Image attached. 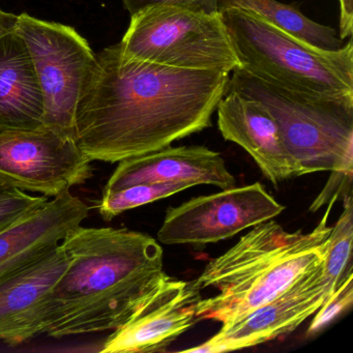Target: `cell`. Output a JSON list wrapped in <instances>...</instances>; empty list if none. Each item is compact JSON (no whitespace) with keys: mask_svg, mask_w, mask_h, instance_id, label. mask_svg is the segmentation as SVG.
I'll use <instances>...</instances> for the list:
<instances>
[{"mask_svg":"<svg viewBox=\"0 0 353 353\" xmlns=\"http://www.w3.org/2000/svg\"><path fill=\"white\" fill-rule=\"evenodd\" d=\"M228 80L225 72L167 67L107 47L78 103L76 143L92 162L162 150L212 125Z\"/></svg>","mask_w":353,"mask_h":353,"instance_id":"1","label":"cell"},{"mask_svg":"<svg viewBox=\"0 0 353 353\" xmlns=\"http://www.w3.org/2000/svg\"><path fill=\"white\" fill-rule=\"evenodd\" d=\"M61 245L69 262L43 315V334L52 338L114 332L166 274L162 247L138 231L80 225Z\"/></svg>","mask_w":353,"mask_h":353,"instance_id":"2","label":"cell"},{"mask_svg":"<svg viewBox=\"0 0 353 353\" xmlns=\"http://www.w3.org/2000/svg\"><path fill=\"white\" fill-rule=\"evenodd\" d=\"M339 196H332L323 218L310 232H288L272 219L252 227L228 251L212 259L194 280L200 291H218L198 301V321L225 323L249 313L321 262L332 230L328 219Z\"/></svg>","mask_w":353,"mask_h":353,"instance_id":"3","label":"cell"},{"mask_svg":"<svg viewBox=\"0 0 353 353\" xmlns=\"http://www.w3.org/2000/svg\"><path fill=\"white\" fill-rule=\"evenodd\" d=\"M258 101L276 119L296 177L353 173V98L310 96L281 88L239 68L226 92Z\"/></svg>","mask_w":353,"mask_h":353,"instance_id":"4","label":"cell"},{"mask_svg":"<svg viewBox=\"0 0 353 353\" xmlns=\"http://www.w3.org/2000/svg\"><path fill=\"white\" fill-rule=\"evenodd\" d=\"M241 68L287 90L325 98H353V43L324 50L270 26L251 12H219Z\"/></svg>","mask_w":353,"mask_h":353,"instance_id":"5","label":"cell"},{"mask_svg":"<svg viewBox=\"0 0 353 353\" xmlns=\"http://www.w3.org/2000/svg\"><path fill=\"white\" fill-rule=\"evenodd\" d=\"M119 44L128 57L167 67L228 74L241 68L219 12L152 6L131 16Z\"/></svg>","mask_w":353,"mask_h":353,"instance_id":"6","label":"cell"},{"mask_svg":"<svg viewBox=\"0 0 353 353\" xmlns=\"http://www.w3.org/2000/svg\"><path fill=\"white\" fill-rule=\"evenodd\" d=\"M15 32L26 43L44 101L43 125L75 140V117L96 53L71 26L23 13Z\"/></svg>","mask_w":353,"mask_h":353,"instance_id":"7","label":"cell"},{"mask_svg":"<svg viewBox=\"0 0 353 353\" xmlns=\"http://www.w3.org/2000/svg\"><path fill=\"white\" fill-rule=\"evenodd\" d=\"M92 176V161L75 140L44 125L0 130V183L52 198Z\"/></svg>","mask_w":353,"mask_h":353,"instance_id":"8","label":"cell"},{"mask_svg":"<svg viewBox=\"0 0 353 353\" xmlns=\"http://www.w3.org/2000/svg\"><path fill=\"white\" fill-rule=\"evenodd\" d=\"M284 210L260 183L229 188L168 208L158 239L164 245L203 247L272 220Z\"/></svg>","mask_w":353,"mask_h":353,"instance_id":"9","label":"cell"},{"mask_svg":"<svg viewBox=\"0 0 353 353\" xmlns=\"http://www.w3.org/2000/svg\"><path fill=\"white\" fill-rule=\"evenodd\" d=\"M334 291L323 260L299 276L268 303L222 323L218 334L183 352L220 353L257 346L294 332L317 312Z\"/></svg>","mask_w":353,"mask_h":353,"instance_id":"10","label":"cell"},{"mask_svg":"<svg viewBox=\"0 0 353 353\" xmlns=\"http://www.w3.org/2000/svg\"><path fill=\"white\" fill-rule=\"evenodd\" d=\"M201 299L194 281L165 274L131 319L107 338L100 352L163 350L197 323L196 305Z\"/></svg>","mask_w":353,"mask_h":353,"instance_id":"11","label":"cell"},{"mask_svg":"<svg viewBox=\"0 0 353 353\" xmlns=\"http://www.w3.org/2000/svg\"><path fill=\"white\" fill-rule=\"evenodd\" d=\"M69 258L59 245L40 259L0 276V341L17 346L43 334L49 293Z\"/></svg>","mask_w":353,"mask_h":353,"instance_id":"12","label":"cell"},{"mask_svg":"<svg viewBox=\"0 0 353 353\" xmlns=\"http://www.w3.org/2000/svg\"><path fill=\"white\" fill-rule=\"evenodd\" d=\"M90 214V208L70 191L0 229V276L11 274L59 247Z\"/></svg>","mask_w":353,"mask_h":353,"instance_id":"13","label":"cell"},{"mask_svg":"<svg viewBox=\"0 0 353 353\" xmlns=\"http://www.w3.org/2000/svg\"><path fill=\"white\" fill-rule=\"evenodd\" d=\"M216 111L223 138L243 148L274 187L296 177L280 128L264 105L239 92H229Z\"/></svg>","mask_w":353,"mask_h":353,"instance_id":"14","label":"cell"},{"mask_svg":"<svg viewBox=\"0 0 353 353\" xmlns=\"http://www.w3.org/2000/svg\"><path fill=\"white\" fill-rule=\"evenodd\" d=\"M168 181H188L194 187L212 185L222 190L236 185L220 152L205 146L170 145L119 161L103 193L138 183Z\"/></svg>","mask_w":353,"mask_h":353,"instance_id":"15","label":"cell"},{"mask_svg":"<svg viewBox=\"0 0 353 353\" xmlns=\"http://www.w3.org/2000/svg\"><path fill=\"white\" fill-rule=\"evenodd\" d=\"M44 101L28 47L19 34L0 37V130L43 127Z\"/></svg>","mask_w":353,"mask_h":353,"instance_id":"16","label":"cell"},{"mask_svg":"<svg viewBox=\"0 0 353 353\" xmlns=\"http://www.w3.org/2000/svg\"><path fill=\"white\" fill-rule=\"evenodd\" d=\"M237 9L255 14L270 26L324 50H338L344 46L336 30L303 15L294 5L278 0H218V11Z\"/></svg>","mask_w":353,"mask_h":353,"instance_id":"17","label":"cell"},{"mask_svg":"<svg viewBox=\"0 0 353 353\" xmlns=\"http://www.w3.org/2000/svg\"><path fill=\"white\" fill-rule=\"evenodd\" d=\"M344 205L340 218L332 227L323 257L324 274L334 290L353 274V200L352 194L343 197Z\"/></svg>","mask_w":353,"mask_h":353,"instance_id":"18","label":"cell"},{"mask_svg":"<svg viewBox=\"0 0 353 353\" xmlns=\"http://www.w3.org/2000/svg\"><path fill=\"white\" fill-rule=\"evenodd\" d=\"M193 187L188 181H168L138 183L117 191L104 192L98 205L99 212L104 220L111 221L127 210L170 197Z\"/></svg>","mask_w":353,"mask_h":353,"instance_id":"19","label":"cell"},{"mask_svg":"<svg viewBox=\"0 0 353 353\" xmlns=\"http://www.w3.org/2000/svg\"><path fill=\"white\" fill-rule=\"evenodd\" d=\"M353 303V274L349 276L338 288L334 289L314 314L313 320L307 327V334L312 336L319 334L336 320Z\"/></svg>","mask_w":353,"mask_h":353,"instance_id":"20","label":"cell"},{"mask_svg":"<svg viewBox=\"0 0 353 353\" xmlns=\"http://www.w3.org/2000/svg\"><path fill=\"white\" fill-rule=\"evenodd\" d=\"M46 196H32L28 192L0 183V229L5 228L48 200Z\"/></svg>","mask_w":353,"mask_h":353,"instance_id":"21","label":"cell"},{"mask_svg":"<svg viewBox=\"0 0 353 353\" xmlns=\"http://www.w3.org/2000/svg\"><path fill=\"white\" fill-rule=\"evenodd\" d=\"M130 15L157 5H175L208 13H218V0H123Z\"/></svg>","mask_w":353,"mask_h":353,"instance_id":"22","label":"cell"},{"mask_svg":"<svg viewBox=\"0 0 353 353\" xmlns=\"http://www.w3.org/2000/svg\"><path fill=\"white\" fill-rule=\"evenodd\" d=\"M340 3V32L339 38L345 40L353 34V0H339Z\"/></svg>","mask_w":353,"mask_h":353,"instance_id":"23","label":"cell"},{"mask_svg":"<svg viewBox=\"0 0 353 353\" xmlns=\"http://www.w3.org/2000/svg\"><path fill=\"white\" fill-rule=\"evenodd\" d=\"M17 16L0 9V37L15 30Z\"/></svg>","mask_w":353,"mask_h":353,"instance_id":"24","label":"cell"}]
</instances>
